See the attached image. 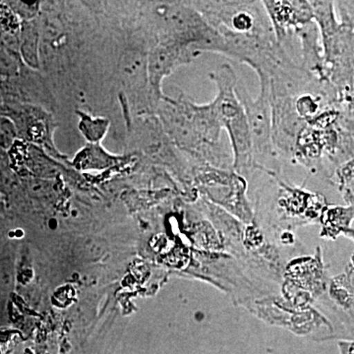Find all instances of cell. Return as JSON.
<instances>
[{"label": "cell", "instance_id": "277c9868", "mask_svg": "<svg viewBox=\"0 0 354 354\" xmlns=\"http://www.w3.org/2000/svg\"><path fill=\"white\" fill-rule=\"evenodd\" d=\"M277 41H281L288 35L314 21L313 10L310 1H263Z\"/></svg>", "mask_w": 354, "mask_h": 354}, {"label": "cell", "instance_id": "9c48e42d", "mask_svg": "<svg viewBox=\"0 0 354 354\" xmlns=\"http://www.w3.org/2000/svg\"><path fill=\"white\" fill-rule=\"evenodd\" d=\"M334 4L341 25L354 31V1H334Z\"/></svg>", "mask_w": 354, "mask_h": 354}, {"label": "cell", "instance_id": "8fae6325", "mask_svg": "<svg viewBox=\"0 0 354 354\" xmlns=\"http://www.w3.org/2000/svg\"><path fill=\"white\" fill-rule=\"evenodd\" d=\"M341 123L344 129L351 135L354 143V118H348V116L342 114L341 118Z\"/></svg>", "mask_w": 354, "mask_h": 354}, {"label": "cell", "instance_id": "3957f363", "mask_svg": "<svg viewBox=\"0 0 354 354\" xmlns=\"http://www.w3.org/2000/svg\"><path fill=\"white\" fill-rule=\"evenodd\" d=\"M190 6L218 34L274 32L263 1H197Z\"/></svg>", "mask_w": 354, "mask_h": 354}, {"label": "cell", "instance_id": "7c38bea8", "mask_svg": "<svg viewBox=\"0 0 354 354\" xmlns=\"http://www.w3.org/2000/svg\"><path fill=\"white\" fill-rule=\"evenodd\" d=\"M339 348L342 354H354V342H341Z\"/></svg>", "mask_w": 354, "mask_h": 354}, {"label": "cell", "instance_id": "52a82bcc", "mask_svg": "<svg viewBox=\"0 0 354 354\" xmlns=\"http://www.w3.org/2000/svg\"><path fill=\"white\" fill-rule=\"evenodd\" d=\"M23 64L20 55L0 46V81L19 77L23 72Z\"/></svg>", "mask_w": 354, "mask_h": 354}, {"label": "cell", "instance_id": "6da1fadb", "mask_svg": "<svg viewBox=\"0 0 354 354\" xmlns=\"http://www.w3.org/2000/svg\"><path fill=\"white\" fill-rule=\"evenodd\" d=\"M209 76L218 91L213 102L221 127L227 132L234 169L241 172L252 169V141L245 111L235 92L239 78L234 67L228 64H221Z\"/></svg>", "mask_w": 354, "mask_h": 354}, {"label": "cell", "instance_id": "30bf717a", "mask_svg": "<svg viewBox=\"0 0 354 354\" xmlns=\"http://www.w3.org/2000/svg\"><path fill=\"white\" fill-rule=\"evenodd\" d=\"M6 3L22 22L34 20L38 10V3L27 4L21 1H7Z\"/></svg>", "mask_w": 354, "mask_h": 354}, {"label": "cell", "instance_id": "5b68a950", "mask_svg": "<svg viewBox=\"0 0 354 354\" xmlns=\"http://www.w3.org/2000/svg\"><path fill=\"white\" fill-rule=\"evenodd\" d=\"M22 21L6 2L0 3V46L20 55V34Z\"/></svg>", "mask_w": 354, "mask_h": 354}, {"label": "cell", "instance_id": "4fadbf2b", "mask_svg": "<svg viewBox=\"0 0 354 354\" xmlns=\"http://www.w3.org/2000/svg\"><path fill=\"white\" fill-rule=\"evenodd\" d=\"M3 111V101H2L1 95H0V113Z\"/></svg>", "mask_w": 354, "mask_h": 354}, {"label": "cell", "instance_id": "8992f818", "mask_svg": "<svg viewBox=\"0 0 354 354\" xmlns=\"http://www.w3.org/2000/svg\"><path fill=\"white\" fill-rule=\"evenodd\" d=\"M39 34L34 20L24 21L21 25L20 55L24 64L32 68L38 66Z\"/></svg>", "mask_w": 354, "mask_h": 354}, {"label": "cell", "instance_id": "ba28073f", "mask_svg": "<svg viewBox=\"0 0 354 354\" xmlns=\"http://www.w3.org/2000/svg\"><path fill=\"white\" fill-rule=\"evenodd\" d=\"M17 128L11 118L0 115V150L8 152L18 140Z\"/></svg>", "mask_w": 354, "mask_h": 354}, {"label": "cell", "instance_id": "7a4b0ae2", "mask_svg": "<svg viewBox=\"0 0 354 354\" xmlns=\"http://www.w3.org/2000/svg\"><path fill=\"white\" fill-rule=\"evenodd\" d=\"M260 92L253 99L241 82L235 92L245 111L249 131L252 141L254 169L274 172L281 169L279 156L272 141V109L270 102L269 79L259 76Z\"/></svg>", "mask_w": 354, "mask_h": 354}]
</instances>
